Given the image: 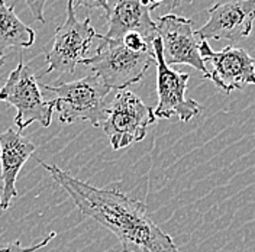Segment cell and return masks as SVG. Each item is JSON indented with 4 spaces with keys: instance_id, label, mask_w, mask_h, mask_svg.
Returning a JSON list of instances; mask_svg holds the SVG:
<instances>
[{
    "instance_id": "14",
    "label": "cell",
    "mask_w": 255,
    "mask_h": 252,
    "mask_svg": "<svg viewBox=\"0 0 255 252\" xmlns=\"http://www.w3.org/2000/svg\"><path fill=\"white\" fill-rule=\"evenodd\" d=\"M57 237V232H49L45 239H42L41 242L32 245V247H22L20 241H13V242H7V244H0V252H35L44 247H47L48 244Z\"/></svg>"
},
{
    "instance_id": "6",
    "label": "cell",
    "mask_w": 255,
    "mask_h": 252,
    "mask_svg": "<svg viewBox=\"0 0 255 252\" xmlns=\"http://www.w3.org/2000/svg\"><path fill=\"white\" fill-rule=\"evenodd\" d=\"M154 109L129 90H119L108 111V119L103 124L105 135L113 149H122L146 136V130L155 124Z\"/></svg>"
},
{
    "instance_id": "17",
    "label": "cell",
    "mask_w": 255,
    "mask_h": 252,
    "mask_svg": "<svg viewBox=\"0 0 255 252\" xmlns=\"http://www.w3.org/2000/svg\"><path fill=\"white\" fill-rule=\"evenodd\" d=\"M4 57H0V70H1V67H3V64H4Z\"/></svg>"
},
{
    "instance_id": "13",
    "label": "cell",
    "mask_w": 255,
    "mask_h": 252,
    "mask_svg": "<svg viewBox=\"0 0 255 252\" xmlns=\"http://www.w3.org/2000/svg\"><path fill=\"white\" fill-rule=\"evenodd\" d=\"M35 42V32L31 26L23 23L15 13V3L6 4L0 0V57L9 49L29 48Z\"/></svg>"
},
{
    "instance_id": "9",
    "label": "cell",
    "mask_w": 255,
    "mask_h": 252,
    "mask_svg": "<svg viewBox=\"0 0 255 252\" xmlns=\"http://www.w3.org/2000/svg\"><path fill=\"white\" fill-rule=\"evenodd\" d=\"M157 36L162 42V55L168 65L186 64L206 76L207 68L200 55V41L193 29V20L177 15L161 16Z\"/></svg>"
},
{
    "instance_id": "2",
    "label": "cell",
    "mask_w": 255,
    "mask_h": 252,
    "mask_svg": "<svg viewBox=\"0 0 255 252\" xmlns=\"http://www.w3.org/2000/svg\"><path fill=\"white\" fill-rule=\"evenodd\" d=\"M42 87L55 96L52 99L54 111L58 112L61 124L90 122L93 126H103L108 119L106 97L111 89L95 73L74 81L42 84Z\"/></svg>"
},
{
    "instance_id": "15",
    "label": "cell",
    "mask_w": 255,
    "mask_h": 252,
    "mask_svg": "<svg viewBox=\"0 0 255 252\" xmlns=\"http://www.w3.org/2000/svg\"><path fill=\"white\" fill-rule=\"evenodd\" d=\"M74 6L86 9H103L105 13L111 9V0H74Z\"/></svg>"
},
{
    "instance_id": "3",
    "label": "cell",
    "mask_w": 255,
    "mask_h": 252,
    "mask_svg": "<svg viewBox=\"0 0 255 252\" xmlns=\"http://www.w3.org/2000/svg\"><path fill=\"white\" fill-rule=\"evenodd\" d=\"M97 39H100V45L96 54L83 64L90 67L111 90H125L128 86L138 83L149 65L155 63L154 51L136 52L125 47L121 39H108L100 33Z\"/></svg>"
},
{
    "instance_id": "10",
    "label": "cell",
    "mask_w": 255,
    "mask_h": 252,
    "mask_svg": "<svg viewBox=\"0 0 255 252\" xmlns=\"http://www.w3.org/2000/svg\"><path fill=\"white\" fill-rule=\"evenodd\" d=\"M207 22L196 31L199 39H226L237 42L253 32L255 20V0H235L216 3L209 10Z\"/></svg>"
},
{
    "instance_id": "7",
    "label": "cell",
    "mask_w": 255,
    "mask_h": 252,
    "mask_svg": "<svg viewBox=\"0 0 255 252\" xmlns=\"http://www.w3.org/2000/svg\"><path fill=\"white\" fill-rule=\"evenodd\" d=\"M152 48L157 64V95L158 105L154 109L155 118L171 119L177 116L181 122H189L197 116L202 106L186 96V89L190 76L187 73L174 71L165 63L162 55V42L158 36L154 38Z\"/></svg>"
},
{
    "instance_id": "16",
    "label": "cell",
    "mask_w": 255,
    "mask_h": 252,
    "mask_svg": "<svg viewBox=\"0 0 255 252\" xmlns=\"http://www.w3.org/2000/svg\"><path fill=\"white\" fill-rule=\"evenodd\" d=\"M25 3L28 4V7L31 9L32 15L35 17V20L45 23V17H44V7L47 0H25Z\"/></svg>"
},
{
    "instance_id": "1",
    "label": "cell",
    "mask_w": 255,
    "mask_h": 252,
    "mask_svg": "<svg viewBox=\"0 0 255 252\" xmlns=\"http://www.w3.org/2000/svg\"><path fill=\"white\" fill-rule=\"evenodd\" d=\"M51 178L71 197L81 215L109 229L122 252H180L174 241L149 216L146 206L118 189H99L38 159Z\"/></svg>"
},
{
    "instance_id": "5",
    "label": "cell",
    "mask_w": 255,
    "mask_h": 252,
    "mask_svg": "<svg viewBox=\"0 0 255 252\" xmlns=\"http://www.w3.org/2000/svg\"><path fill=\"white\" fill-rule=\"evenodd\" d=\"M0 100L12 105L16 109L15 125L19 130L38 122L44 127L51 125L54 115L52 100H44L41 95L38 76L28 64L19 60L15 70L9 74L7 81L0 89Z\"/></svg>"
},
{
    "instance_id": "4",
    "label": "cell",
    "mask_w": 255,
    "mask_h": 252,
    "mask_svg": "<svg viewBox=\"0 0 255 252\" xmlns=\"http://www.w3.org/2000/svg\"><path fill=\"white\" fill-rule=\"evenodd\" d=\"M97 36L99 33L92 26V19L86 17L79 20L74 10V0H68L65 20L55 29L52 48L45 55L48 67L38 79L52 71L74 74L77 64H83L87 58L86 52Z\"/></svg>"
},
{
    "instance_id": "11",
    "label": "cell",
    "mask_w": 255,
    "mask_h": 252,
    "mask_svg": "<svg viewBox=\"0 0 255 252\" xmlns=\"http://www.w3.org/2000/svg\"><path fill=\"white\" fill-rule=\"evenodd\" d=\"M36 145L20 133L19 129L9 127L0 135V209L7 210L17 197L16 178L23 164L33 155Z\"/></svg>"
},
{
    "instance_id": "12",
    "label": "cell",
    "mask_w": 255,
    "mask_h": 252,
    "mask_svg": "<svg viewBox=\"0 0 255 252\" xmlns=\"http://www.w3.org/2000/svg\"><path fill=\"white\" fill-rule=\"evenodd\" d=\"M106 15L108 39H121L129 32H138L148 39L157 36V22L151 19V10L141 0H116Z\"/></svg>"
},
{
    "instance_id": "18",
    "label": "cell",
    "mask_w": 255,
    "mask_h": 252,
    "mask_svg": "<svg viewBox=\"0 0 255 252\" xmlns=\"http://www.w3.org/2000/svg\"><path fill=\"white\" fill-rule=\"evenodd\" d=\"M180 1H181V0H180Z\"/></svg>"
},
{
    "instance_id": "8",
    "label": "cell",
    "mask_w": 255,
    "mask_h": 252,
    "mask_svg": "<svg viewBox=\"0 0 255 252\" xmlns=\"http://www.w3.org/2000/svg\"><path fill=\"white\" fill-rule=\"evenodd\" d=\"M200 55L205 63L213 65V70L203 77L223 93L229 95L248 84L255 86V60L244 48L225 47L213 51L207 41H200Z\"/></svg>"
}]
</instances>
